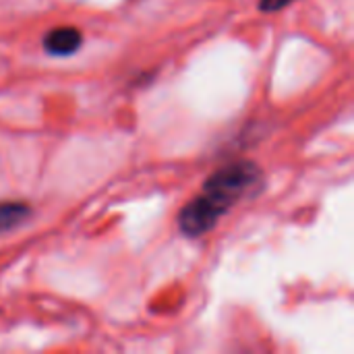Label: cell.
<instances>
[{"label":"cell","instance_id":"6da1fadb","mask_svg":"<svg viewBox=\"0 0 354 354\" xmlns=\"http://www.w3.org/2000/svg\"><path fill=\"white\" fill-rule=\"evenodd\" d=\"M259 180L261 170L247 160L232 162L214 172L203 183L201 195L183 207L178 216V226L183 234L197 239L209 232L236 201H241L259 185Z\"/></svg>","mask_w":354,"mask_h":354},{"label":"cell","instance_id":"7a4b0ae2","mask_svg":"<svg viewBox=\"0 0 354 354\" xmlns=\"http://www.w3.org/2000/svg\"><path fill=\"white\" fill-rule=\"evenodd\" d=\"M81 44L83 35L75 27H56L44 37V50L50 56H71L81 48Z\"/></svg>","mask_w":354,"mask_h":354},{"label":"cell","instance_id":"3957f363","mask_svg":"<svg viewBox=\"0 0 354 354\" xmlns=\"http://www.w3.org/2000/svg\"><path fill=\"white\" fill-rule=\"evenodd\" d=\"M31 218V207L21 201H0V234L23 226Z\"/></svg>","mask_w":354,"mask_h":354},{"label":"cell","instance_id":"277c9868","mask_svg":"<svg viewBox=\"0 0 354 354\" xmlns=\"http://www.w3.org/2000/svg\"><path fill=\"white\" fill-rule=\"evenodd\" d=\"M290 2H295V0H261L259 6H261L263 12H274V10H282Z\"/></svg>","mask_w":354,"mask_h":354}]
</instances>
